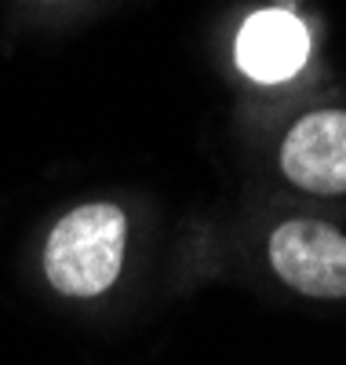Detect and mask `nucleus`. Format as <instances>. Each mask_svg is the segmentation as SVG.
Listing matches in <instances>:
<instances>
[{
	"mask_svg": "<svg viewBox=\"0 0 346 365\" xmlns=\"http://www.w3.org/2000/svg\"><path fill=\"white\" fill-rule=\"evenodd\" d=\"M281 168L313 194H346V113L321 110L303 117L281 150Z\"/></svg>",
	"mask_w": 346,
	"mask_h": 365,
	"instance_id": "7ed1b4c3",
	"label": "nucleus"
},
{
	"mask_svg": "<svg viewBox=\"0 0 346 365\" xmlns=\"http://www.w3.org/2000/svg\"><path fill=\"white\" fill-rule=\"evenodd\" d=\"M270 259L281 278L306 296H346V234L325 223L295 220L277 227L270 237Z\"/></svg>",
	"mask_w": 346,
	"mask_h": 365,
	"instance_id": "f03ea898",
	"label": "nucleus"
},
{
	"mask_svg": "<svg viewBox=\"0 0 346 365\" xmlns=\"http://www.w3.org/2000/svg\"><path fill=\"white\" fill-rule=\"evenodd\" d=\"M310 55V37L306 26L292 11H259L251 15L237 37V66L251 81H288L292 73L303 70Z\"/></svg>",
	"mask_w": 346,
	"mask_h": 365,
	"instance_id": "20e7f679",
	"label": "nucleus"
},
{
	"mask_svg": "<svg viewBox=\"0 0 346 365\" xmlns=\"http://www.w3.org/2000/svg\"><path fill=\"white\" fill-rule=\"evenodd\" d=\"M124 256V212L117 205H80L62 220L44 249L48 282L66 296H99L117 282Z\"/></svg>",
	"mask_w": 346,
	"mask_h": 365,
	"instance_id": "f257e3e1",
	"label": "nucleus"
}]
</instances>
